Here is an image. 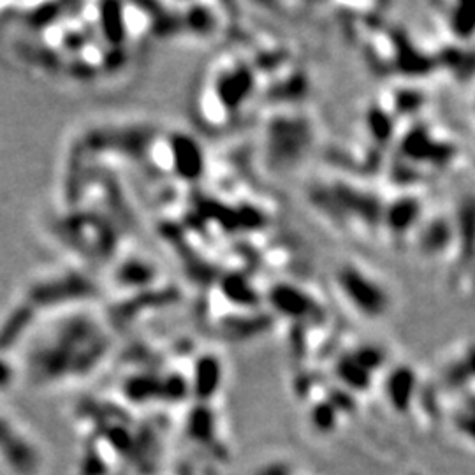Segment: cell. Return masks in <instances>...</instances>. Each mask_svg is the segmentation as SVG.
Listing matches in <instances>:
<instances>
[{
    "label": "cell",
    "instance_id": "cell-1",
    "mask_svg": "<svg viewBox=\"0 0 475 475\" xmlns=\"http://www.w3.org/2000/svg\"><path fill=\"white\" fill-rule=\"evenodd\" d=\"M340 267L337 285L354 312L366 319H380L391 312L389 310L392 306L391 292L377 275L366 271L356 263L344 264Z\"/></svg>",
    "mask_w": 475,
    "mask_h": 475
}]
</instances>
